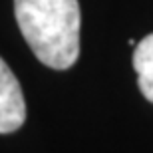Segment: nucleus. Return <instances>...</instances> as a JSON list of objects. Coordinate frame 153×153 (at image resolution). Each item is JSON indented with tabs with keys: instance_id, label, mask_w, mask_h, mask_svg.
I'll return each instance as SVG.
<instances>
[{
	"instance_id": "obj_1",
	"label": "nucleus",
	"mask_w": 153,
	"mask_h": 153,
	"mask_svg": "<svg viewBox=\"0 0 153 153\" xmlns=\"http://www.w3.org/2000/svg\"><path fill=\"white\" fill-rule=\"evenodd\" d=\"M14 14L26 44L52 70H68L79 56L78 0H14Z\"/></svg>"
},
{
	"instance_id": "obj_2",
	"label": "nucleus",
	"mask_w": 153,
	"mask_h": 153,
	"mask_svg": "<svg viewBox=\"0 0 153 153\" xmlns=\"http://www.w3.org/2000/svg\"><path fill=\"white\" fill-rule=\"evenodd\" d=\"M26 119V102L20 82L0 58V133H12Z\"/></svg>"
},
{
	"instance_id": "obj_3",
	"label": "nucleus",
	"mask_w": 153,
	"mask_h": 153,
	"mask_svg": "<svg viewBox=\"0 0 153 153\" xmlns=\"http://www.w3.org/2000/svg\"><path fill=\"white\" fill-rule=\"evenodd\" d=\"M133 68L143 97L153 103V34H147L141 42H137L133 52Z\"/></svg>"
}]
</instances>
